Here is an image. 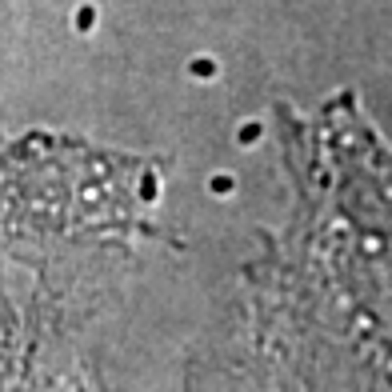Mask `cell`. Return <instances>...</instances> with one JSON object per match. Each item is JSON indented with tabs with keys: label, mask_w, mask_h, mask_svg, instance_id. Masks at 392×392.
<instances>
[{
	"label": "cell",
	"mask_w": 392,
	"mask_h": 392,
	"mask_svg": "<svg viewBox=\"0 0 392 392\" xmlns=\"http://www.w3.org/2000/svg\"><path fill=\"white\" fill-rule=\"evenodd\" d=\"M92 25H97V8H92V4H80V8H76V28L88 32Z\"/></svg>",
	"instance_id": "obj_1"
},
{
	"label": "cell",
	"mask_w": 392,
	"mask_h": 392,
	"mask_svg": "<svg viewBox=\"0 0 392 392\" xmlns=\"http://www.w3.org/2000/svg\"><path fill=\"white\" fill-rule=\"evenodd\" d=\"M188 68H192V76H200V80H209V76H216V64H212V61H204V56H200V61H192Z\"/></svg>",
	"instance_id": "obj_2"
},
{
	"label": "cell",
	"mask_w": 392,
	"mask_h": 392,
	"mask_svg": "<svg viewBox=\"0 0 392 392\" xmlns=\"http://www.w3.org/2000/svg\"><path fill=\"white\" fill-rule=\"evenodd\" d=\"M260 140V124H245L240 128V145H257Z\"/></svg>",
	"instance_id": "obj_3"
},
{
	"label": "cell",
	"mask_w": 392,
	"mask_h": 392,
	"mask_svg": "<svg viewBox=\"0 0 392 392\" xmlns=\"http://www.w3.org/2000/svg\"><path fill=\"white\" fill-rule=\"evenodd\" d=\"M212 192H233V176H212Z\"/></svg>",
	"instance_id": "obj_4"
}]
</instances>
